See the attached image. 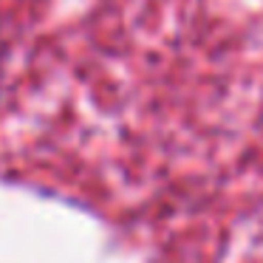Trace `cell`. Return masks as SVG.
<instances>
[{"label":"cell","instance_id":"cell-1","mask_svg":"<svg viewBox=\"0 0 263 263\" xmlns=\"http://www.w3.org/2000/svg\"><path fill=\"white\" fill-rule=\"evenodd\" d=\"M0 68H3V54H0Z\"/></svg>","mask_w":263,"mask_h":263}]
</instances>
